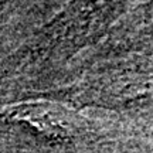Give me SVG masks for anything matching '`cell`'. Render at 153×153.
<instances>
[{
  "label": "cell",
  "mask_w": 153,
  "mask_h": 153,
  "mask_svg": "<svg viewBox=\"0 0 153 153\" xmlns=\"http://www.w3.org/2000/svg\"><path fill=\"white\" fill-rule=\"evenodd\" d=\"M71 98L81 105L131 111L153 106V60L128 61L89 75Z\"/></svg>",
  "instance_id": "6da1fadb"
},
{
  "label": "cell",
  "mask_w": 153,
  "mask_h": 153,
  "mask_svg": "<svg viewBox=\"0 0 153 153\" xmlns=\"http://www.w3.org/2000/svg\"><path fill=\"white\" fill-rule=\"evenodd\" d=\"M140 11L142 13V23H135V33L140 34L142 33V37L145 40H150L153 38V0L149 1L146 4L140 7Z\"/></svg>",
  "instance_id": "7a4b0ae2"
}]
</instances>
